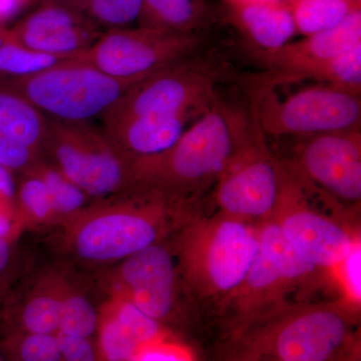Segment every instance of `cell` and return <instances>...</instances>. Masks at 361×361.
<instances>
[{
	"instance_id": "6da1fadb",
	"label": "cell",
	"mask_w": 361,
	"mask_h": 361,
	"mask_svg": "<svg viewBox=\"0 0 361 361\" xmlns=\"http://www.w3.org/2000/svg\"><path fill=\"white\" fill-rule=\"evenodd\" d=\"M360 311L296 302L224 330L212 361H361Z\"/></svg>"
},
{
	"instance_id": "7a4b0ae2",
	"label": "cell",
	"mask_w": 361,
	"mask_h": 361,
	"mask_svg": "<svg viewBox=\"0 0 361 361\" xmlns=\"http://www.w3.org/2000/svg\"><path fill=\"white\" fill-rule=\"evenodd\" d=\"M198 210L195 202L130 190L92 202L61 223V243L71 257L85 264L116 265L164 241Z\"/></svg>"
},
{
	"instance_id": "3957f363",
	"label": "cell",
	"mask_w": 361,
	"mask_h": 361,
	"mask_svg": "<svg viewBox=\"0 0 361 361\" xmlns=\"http://www.w3.org/2000/svg\"><path fill=\"white\" fill-rule=\"evenodd\" d=\"M253 121V111L216 99L170 149L130 161V191L199 203L250 137Z\"/></svg>"
},
{
	"instance_id": "277c9868",
	"label": "cell",
	"mask_w": 361,
	"mask_h": 361,
	"mask_svg": "<svg viewBox=\"0 0 361 361\" xmlns=\"http://www.w3.org/2000/svg\"><path fill=\"white\" fill-rule=\"evenodd\" d=\"M176 233L178 274L188 291L219 306L235 293L259 250V227L223 213L192 214Z\"/></svg>"
},
{
	"instance_id": "5b68a950",
	"label": "cell",
	"mask_w": 361,
	"mask_h": 361,
	"mask_svg": "<svg viewBox=\"0 0 361 361\" xmlns=\"http://www.w3.org/2000/svg\"><path fill=\"white\" fill-rule=\"evenodd\" d=\"M259 239L258 253L245 280L219 310L224 317L223 331L296 303L289 300V295L311 290L326 272L299 257L275 221L259 227Z\"/></svg>"
},
{
	"instance_id": "8992f818",
	"label": "cell",
	"mask_w": 361,
	"mask_h": 361,
	"mask_svg": "<svg viewBox=\"0 0 361 361\" xmlns=\"http://www.w3.org/2000/svg\"><path fill=\"white\" fill-rule=\"evenodd\" d=\"M145 78L111 77L73 59L30 77L0 80V84L25 97L47 118L90 122L97 116L103 118L130 87Z\"/></svg>"
},
{
	"instance_id": "52a82bcc",
	"label": "cell",
	"mask_w": 361,
	"mask_h": 361,
	"mask_svg": "<svg viewBox=\"0 0 361 361\" xmlns=\"http://www.w3.org/2000/svg\"><path fill=\"white\" fill-rule=\"evenodd\" d=\"M44 155L92 201L130 191V163L90 122L49 118Z\"/></svg>"
},
{
	"instance_id": "ba28073f",
	"label": "cell",
	"mask_w": 361,
	"mask_h": 361,
	"mask_svg": "<svg viewBox=\"0 0 361 361\" xmlns=\"http://www.w3.org/2000/svg\"><path fill=\"white\" fill-rule=\"evenodd\" d=\"M284 163L281 194L273 221L285 241L302 260L332 272L360 240V229L350 220L334 217L313 208L307 184Z\"/></svg>"
},
{
	"instance_id": "9c48e42d",
	"label": "cell",
	"mask_w": 361,
	"mask_h": 361,
	"mask_svg": "<svg viewBox=\"0 0 361 361\" xmlns=\"http://www.w3.org/2000/svg\"><path fill=\"white\" fill-rule=\"evenodd\" d=\"M205 35L158 28H116L78 54V61L118 78H148L200 54Z\"/></svg>"
},
{
	"instance_id": "30bf717a",
	"label": "cell",
	"mask_w": 361,
	"mask_h": 361,
	"mask_svg": "<svg viewBox=\"0 0 361 361\" xmlns=\"http://www.w3.org/2000/svg\"><path fill=\"white\" fill-rule=\"evenodd\" d=\"M250 137L230 161L214 189L218 212L260 227L274 217L284 163L271 153L253 106Z\"/></svg>"
},
{
	"instance_id": "8fae6325",
	"label": "cell",
	"mask_w": 361,
	"mask_h": 361,
	"mask_svg": "<svg viewBox=\"0 0 361 361\" xmlns=\"http://www.w3.org/2000/svg\"><path fill=\"white\" fill-rule=\"evenodd\" d=\"M254 111L261 130L273 137H303L360 129V94L329 85L299 90L284 101L265 90Z\"/></svg>"
},
{
	"instance_id": "7c38bea8",
	"label": "cell",
	"mask_w": 361,
	"mask_h": 361,
	"mask_svg": "<svg viewBox=\"0 0 361 361\" xmlns=\"http://www.w3.org/2000/svg\"><path fill=\"white\" fill-rule=\"evenodd\" d=\"M219 73L195 56L141 80L103 116V123L132 116L204 113L217 99Z\"/></svg>"
},
{
	"instance_id": "4fadbf2b",
	"label": "cell",
	"mask_w": 361,
	"mask_h": 361,
	"mask_svg": "<svg viewBox=\"0 0 361 361\" xmlns=\"http://www.w3.org/2000/svg\"><path fill=\"white\" fill-rule=\"evenodd\" d=\"M287 163L334 201L360 206V129L299 137L294 159Z\"/></svg>"
},
{
	"instance_id": "5bb4252c",
	"label": "cell",
	"mask_w": 361,
	"mask_h": 361,
	"mask_svg": "<svg viewBox=\"0 0 361 361\" xmlns=\"http://www.w3.org/2000/svg\"><path fill=\"white\" fill-rule=\"evenodd\" d=\"M178 275L174 251L164 240L115 265L111 275L113 295L129 299L167 329L176 310Z\"/></svg>"
},
{
	"instance_id": "9a60e30c",
	"label": "cell",
	"mask_w": 361,
	"mask_h": 361,
	"mask_svg": "<svg viewBox=\"0 0 361 361\" xmlns=\"http://www.w3.org/2000/svg\"><path fill=\"white\" fill-rule=\"evenodd\" d=\"M9 37L23 47L51 56L75 58L103 32L73 2H49L8 28Z\"/></svg>"
},
{
	"instance_id": "2e32d148",
	"label": "cell",
	"mask_w": 361,
	"mask_h": 361,
	"mask_svg": "<svg viewBox=\"0 0 361 361\" xmlns=\"http://www.w3.org/2000/svg\"><path fill=\"white\" fill-rule=\"evenodd\" d=\"M361 42V9L349 14L342 23L324 32L289 42L281 49L265 52L275 82L306 78L311 71L341 56Z\"/></svg>"
},
{
	"instance_id": "e0dca14e",
	"label": "cell",
	"mask_w": 361,
	"mask_h": 361,
	"mask_svg": "<svg viewBox=\"0 0 361 361\" xmlns=\"http://www.w3.org/2000/svg\"><path fill=\"white\" fill-rule=\"evenodd\" d=\"M96 336L101 361H132L142 346L171 334L129 299L113 295L101 310Z\"/></svg>"
},
{
	"instance_id": "ac0fdd59",
	"label": "cell",
	"mask_w": 361,
	"mask_h": 361,
	"mask_svg": "<svg viewBox=\"0 0 361 361\" xmlns=\"http://www.w3.org/2000/svg\"><path fill=\"white\" fill-rule=\"evenodd\" d=\"M204 113L132 116L104 123L103 130L118 153L130 163L170 149Z\"/></svg>"
},
{
	"instance_id": "d6986e66",
	"label": "cell",
	"mask_w": 361,
	"mask_h": 361,
	"mask_svg": "<svg viewBox=\"0 0 361 361\" xmlns=\"http://www.w3.org/2000/svg\"><path fill=\"white\" fill-rule=\"evenodd\" d=\"M229 6L233 21L262 49V54L281 49L297 33L293 18L284 1H237Z\"/></svg>"
},
{
	"instance_id": "ffe728a7",
	"label": "cell",
	"mask_w": 361,
	"mask_h": 361,
	"mask_svg": "<svg viewBox=\"0 0 361 361\" xmlns=\"http://www.w3.org/2000/svg\"><path fill=\"white\" fill-rule=\"evenodd\" d=\"M207 0H142L139 26L180 33H202L215 21Z\"/></svg>"
},
{
	"instance_id": "44dd1931",
	"label": "cell",
	"mask_w": 361,
	"mask_h": 361,
	"mask_svg": "<svg viewBox=\"0 0 361 361\" xmlns=\"http://www.w3.org/2000/svg\"><path fill=\"white\" fill-rule=\"evenodd\" d=\"M61 294V273L44 275L20 304L9 332L58 334Z\"/></svg>"
},
{
	"instance_id": "7402d4cb",
	"label": "cell",
	"mask_w": 361,
	"mask_h": 361,
	"mask_svg": "<svg viewBox=\"0 0 361 361\" xmlns=\"http://www.w3.org/2000/svg\"><path fill=\"white\" fill-rule=\"evenodd\" d=\"M49 118L18 92L0 84V135L44 152Z\"/></svg>"
},
{
	"instance_id": "603a6c76",
	"label": "cell",
	"mask_w": 361,
	"mask_h": 361,
	"mask_svg": "<svg viewBox=\"0 0 361 361\" xmlns=\"http://www.w3.org/2000/svg\"><path fill=\"white\" fill-rule=\"evenodd\" d=\"M290 11L297 33L308 37L330 30L349 14L361 9L356 0H283Z\"/></svg>"
},
{
	"instance_id": "cb8c5ba5",
	"label": "cell",
	"mask_w": 361,
	"mask_h": 361,
	"mask_svg": "<svg viewBox=\"0 0 361 361\" xmlns=\"http://www.w3.org/2000/svg\"><path fill=\"white\" fill-rule=\"evenodd\" d=\"M99 317L101 310H97L90 297L61 273L59 332L92 338L96 336Z\"/></svg>"
},
{
	"instance_id": "d4e9b609",
	"label": "cell",
	"mask_w": 361,
	"mask_h": 361,
	"mask_svg": "<svg viewBox=\"0 0 361 361\" xmlns=\"http://www.w3.org/2000/svg\"><path fill=\"white\" fill-rule=\"evenodd\" d=\"M16 204L23 226L58 224L49 189L32 168L21 174L16 186Z\"/></svg>"
},
{
	"instance_id": "484cf974",
	"label": "cell",
	"mask_w": 361,
	"mask_h": 361,
	"mask_svg": "<svg viewBox=\"0 0 361 361\" xmlns=\"http://www.w3.org/2000/svg\"><path fill=\"white\" fill-rule=\"evenodd\" d=\"M32 169L49 189L58 225L71 219L94 202L44 157Z\"/></svg>"
},
{
	"instance_id": "4316f807",
	"label": "cell",
	"mask_w": 361,
	"mask_h": 361,
	"mask_svg": "<svg viewBox=\"0 0 361 361\" xmlns=\"http://www.w3.org/2000/svg\"><path fill=\"white\" fill-rule=\"evenodd\" d=\"M75 58L51 56L33 51L9 37L0 47V80L30 77Z\"/></svg>"
},
{
	"instance_id": "83f0119b",
	"label": "cell",
	"mask_w": 361,
	"mask_h": 361,
	"mask_svg": "<svg viewBox=\"0 0 361 361\" xmlns=\"http://www.w3.org/2000/svg\"><path fill=\"white\" fill-rule=\"evenodd\" d=\"M0 350L7 361H61L56 334L9 332Z\"/></svg>"
},
{
	"instance_id": "f1b7e54d",
	"label": "cell",
	"mask_w": 361,
	"mask_h": 361,
	"mask_svg": "<svg viewBox=\"0 0 361 361\" xmlns=\"http://www.w3.org/2000/svg\"><path fill=\"white\" fill-rule=\"evenodd\" d=\"M306 78H316L337 89L360 94L361 42L341 56L317 66Z\"/></svg>"
},
{
	"instance_id": "f546056e",
	"label": "cell",
	"mask_w": 361,
	"mask_h": 361,
	"mask_svg": "<svg viewBox=\"0 0 361 361\" xmlns=\"http://www.w3.org/2000/svg\"><path fill=\"white\" fill-rule=\"evenodd\" d=\"M99 27L126 28L139 20L142 0H71Z\"/></svg>"
},
{
	"instance_id": "4dcf8cb0",
	"label": "cell",
	"mask_w": 361,
	"mask_h": 361,
	"mask_svg": "<svg viewBox=\"0 0 361 361\" xmlns=\"http://www.w3.org/2000/svg\"><path fill=\"white\" fill-rule=\"evenodd\" d=\"M341 287L343 300L355 310L361 304V240L353 245L343 260L332 270Z\"/></svg>"
},
{
	"instance_id": "1f68e13d",
	"label": "cell",
	"mask_w": 361,
	"mask_h": 361,
	"mask_svg": "<svg viewBox=\"0 0 361 361\" xmlns=\"http://www.w3.org/2000/svg\"><path fill=\"white\" fill-rule=\"evenodd\" d=\"M44 157V152L0 135V165L13 174L27 172Z\"/></svg>"
},
{
	"instance_id": "d6a6232c",
	"label": "cell",
	"mask_w": 361,
	"mask_h": 361,
	"mask_svg": "<svg viewBox=\"0 0 361 361\" xmlns=\"http://www.w3.org/2000/svg\"><path fill=\"white\" fill-rule=\"evenodd\" d=\"M132 361H194L189 349L172 336L142 346Z\"/></svg>"
},
{
	"instance_id": "836d02e7",
	"label": "cell",
	"mask_w": 361,
	"mask_h": 361,
	"mask_svg": "<svg viewBox=\"0 0 361 361\" xmlns=\"http://www.w3.org/2000/svg\"><path fill=\"white\" fill-rule=\"evenodd\" d=\"M61 361H101L96 341L89 337L56 334Z\"/></svg>"
},
{
	"instance_id": "e575fe53",
	"label": "cell",
	"mask_w": 361,
	"mask_h": 361,
	"mask_svg": "<svg viewBox=\"0 0 361 361\" xmlns=\"http://www.w3.org/2000/svg\"><path fill=\"white\" fill-rule=\"evenodd\" d=\"M23 227L16 202L0 198V239L13 242Z\"/></svg>"
},
{
	"instance_id": "d590c367",
	"label": "cell",
	"mask_w": 361,
	"mask_h": 361,
	"mask_svg": "<svg viewBox=\"0 0 361 361\" xmlns=\"http://www.w3.org/2000/svg\"><path fill=\"white\" fill-rule=\"evenodd\" d=\"M16 186L13 173L0 165V198L16 202Z\"/></svg>"
},
{
	"instance_id": "8d00e7d4",
	"label": "cell",
	"mask_w": 361,
	"mask_h": 361,
	"mask_svg": "<svg viewBox=\"0 0 361 361\" xmlns=\"http://www.w3.org/2000/svg\"><path fill=\"white\" fill-rule=\"evenodd\" d=\"M13 242L0 239V290H1L2 282L11 270V262H13Z\"/></svg>"
},
{
	"instance_id": "74e56055",
	"label": "cell",
	"mask_w": 361,
	"mask_h": 361,
	"mask_svg": "<svg viewBox=\"0 0 361 361\" xmlns=\"http://www.w3.org/2000/svg\"><path fill=\"white\" fill-rule=\"evenodd\" d=\"M30 0H0V20L6 23L20 13Z\"/></svg>"
},
{
	"instance_id": "f35d334b",
	"label": "cell",
	"mask_w": 361,
	"mask_h": 361,
	"mask_svg": "<svg viewBox=\"0 0 361 361\" xmlns=\"http://www.w3.org/2000/svg\"><path fill=\"white\" fill-rule=\"evenodd\" d=\"M9 39V32H8V28L6 27H2L0 28V47H2L7 40Z\"/></svg>"
},
{
	"instance_id": "ab89813d",
	"label": "cell",
	"mask_w": 361,
	"mask_h": 361,
	"mask_svg": "<svg viewBox=\"0 0 361 361\" xmlns=\"http://www.w3.org/2000/svg\"><path fill=\"white\" fill-rule=\"evenodd\" d=\"M228 4L237 1H283V0H227Z\"/></svg>"
},
{
	"instance_id": "60d3db41",
	"label": "cell",
	"mask_w": 361,
	"mask_h": 361,
	"mask_svg": "<svg viewBox=\"0 0 361 361\" xmlns=\"http://www.w3.org/2000/svg\"><path fill=\"white\" fill-rule=\"evenodd\" d=\"M0 361H7L4 355H2L1 350H0Z\"/></svg>"
},
{
	"instance_id": "b9f144b4",
	"label": "cell",
	"mask_w": 361,
	"mask_h": 361,
	"mask_svg": "<svg viewBox=\"0 0 361 361\" xmlns=\"http://www.w3.org/2000/svg\"><path fill=\"white\" fill-rule=\"evenodd\" d=\"M6 23H2L1 20H0V28L6 27Z\"/></svg>"
},
{
	"instance_id": "7bdbcfd3",
	"label": "cell",
	"mask_w": 361,
	"mask_h": 361,
	"mask_svg": "<svg viewBox=\"0 0 361 361\" xmlns=\"http://www.w3.org/2000/svg\"><path fill=\"white\" fill-rule=\"evenodd\" d=\"M356 1L358 2V4H361V0H356Z\"/></svg>"
}]
</instances>
